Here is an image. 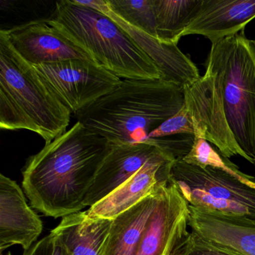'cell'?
<instances>
[{
	"instance_id": "9a60e30c",
	"label": "cell",
	"mask_w": 255,
	"mask_h": 255,
	"mask_svg": "<svg viewBox=\"0 0 255 255\" xmlns=\"http://www.w3.org/2000/svg\"><path fill=\"white\" fill-rule=\"evenodd\" d=\"M255 18V0H201L182 37L201 35L212 44L244 30Z\"/></svg>"
},
{
	"instance_id": "e0dca14e",
	"label": "cell",
	"mask_w": 255,
	"mask_h": 255,
	"mask_svg": "<svg viewBox=\"0 0 255 255\" xmlns=\"http://www.w3.org/2000/svg\"><path fill=\"white\" fill-rule=\"evenodd\" d=\"M113 219L91 217L86 211L62 218L52 233L73 255H104Z\"/></svg>"
},
{
	"instance_id": "8fae6325",
	"label": "cell",
	"mask_w": 255,
	"mask_h": 255,
	"mask_svg": "<svg viewBox=\"0 0 255 255\" xmlns=\"http://www.w3.org/2000/svg\"><path fill=\"white\" fill-rule=\"evenodd\" d=\"M76 1L80 5L101 11L123 28L154 62L162 73L163 80L174 83L183 89L201 77L195 64L180 51L177 44H165L128 24L110 10L106 0Z\"/></svg>"
},
{
	"instance_id": "277c9868",
	"label": "cell",
	"mask_w": 255,
	"mask_h": 255,
	"mask_svg": "<svg viewBox=\"0 0 255 255\" xmlns=\"http://www.w3.org/2000/svg\"><path fill=\"white\" fill-rule=\"evenodd\" d=\"M50 20L83 47L95 63L119 78L163 79L152 59L111 17L76 0L56 3Z\"/></svg>"
},
{
	"instance_id": "ffe728a7",
	"label": "cell",
	"mask_w": 255,
	"mask_h": 255,
	"mask_svg": "<svg viewBox=\"0 0 255 255\" xmlns=\"http://www.w3.org/2000/svg\"><path fill=\"white\" fill-rule=\"evenodd\" d=\"M112 11L124 21L157 38L154 0H106Z\"/></svg>"
},
{
	"instance_id": "2e32d148",
	"label": "cell",
	"mask_w": 255,
	"mask_h": 255,
	"mask_svg": "<svg viewBox=\"0 0 255 255\" xmlns=\"http://www.w3.org/2000/svg\"><path fill=\"white\" fill-rule=\"evenodd\" d=\"M192 231L244 255H255V220L189 206Z\"/></svg>"
},
{
	"instance_id": "cb8c5ba5",
	"label": "cell",
	"mask_w": 255,
	"mask_h": 255,
	"mask_svg": "<svg viewBox=\"0 0 255 255\" xmlns=\"http://www.w3.org/2000/svg\"><path fill=\"white\" fill-rule=\"evenodd\" d=\"M54 244V235L50 233L48 236L36 243L29 250L26 251L23 255H52Z\"/></svg>"
},
{
	"instance_id": "d4e9b609",
	"label": "cell",
	"mask_w": 255,
	"mask_h": 255,
	"mask_svg": "<svg viewBox=\"0 0 255 255\" xmlns=\"http://www.w3.org/2000/svg\"><path fill=\"white\" fill-rule=\"evenodd\" d=\"M53 234L54 235V244H53V252L52 255H73L59 237L55 235L53 233Z\"/></svg>"
},
{
	"instance_id": "484cf974",
	"label": "cell",
	"mask_w": 255,
	"mask_h": 255,
	"mask_svg": "<svg viewBox=\"0 0 255 255\" xmlns=\"http://www.w3.org/2000/svg\"><path fill=\"white\" fill-rule=\"evenodd\" d=\"M1 255H2V253H1ZM11 255V253H10V252H8V255Z\"/></svg>"
},
{
	"instance_id": "30bf717a",
	"label": "cell",
	"mask_w": 255,
	"mask_h": 255,
	"mask_svg": "<svg viewBox=\"0 0 255 255\" xmlns=\"http://www.w3.org/2000/svg\"><path fill=\"white\" fill-rule=\"evenodd\" d=\"M16 51L32 65L70 59L94 62L92 56L48 19L3 29Z\"/></svg>"
},
{
	"instance_id": "8992f818",
	"label": "cell",
	"mask_w": 255,
	"mask_h": 255,
	"mask_svg": "<svg viewBox=\"0 0 255 255\" xmlns=\"http://www.w3.org/2000/svg\"><path fill=\"white\" fill-rule=\"evenodd\" d=\"M171 181L189 206L255 220V184L222 170L186 163L182 159L171 167Z\"/></svg>"
},
{
	"instance_id": "ac0fdd59",
	"label": "cell",
	"mask_w": 255,
	"mask_h": 255,
	"mask_svg": "<svg viewBox=\"0 0 255 255\" xmlns=\"http://www.w3.org/2000/svg\"><path fill=\"white\" fill-rule=\"evenodd\" d=\"M162 188L113 219L104 255H138L143 234Z\"/></svg>"
},
{
	"instance_id": "52a82bcc",
	"label": "cell",
	"mask_w": 255,
	"mask_h": 255,
	"mask_svg": "<svg viewBox=\"0 0 255 255\" xmlns=\"http://www.w3.org/2000/svg\"><path fill=\"white\" fill-rule=\"evenodd\" d=\"M222 90V69L216 53L210 50L204 75L183 88V106L193 124L194 136L207 140L228 159L240 156L247 160L228 125Z\"/></svg>"
},
{
	"instance_id": "6da1fadb",
	"label": "cell",
	"mask_w": 255,
	"mask_h": 255,
	"mask_svg": "<svg viewBox=\"0 0 255 255\" xmlns=\"http://www.w3.org/2000/svg\"><path fill=\"white\" fill-rule=\"evenodd\" d=\"M111 145L78 122L46 144L23 171L22 184L32 205L56 219L81 211Z\"/></svg>"
},
{
	"instance_id": "7a4b0ae2",
	"label": "cell",
	"mask_w": 255,
	"mask_h": 255,
	"mask_svg": "<svg viewBox=\"0 0 255 255\" xmlns=\"http://www.w3.org/2000/svg\"><path fill=\"white\" fill-rule=\"evenodd\" d=\"M183 104V89L171 82L125 79L76 116L77 122L110 144L145 142Z\"/></svg>"
},
{
	"instance_id": "44dd1931",
	"label": "cell",
	"mask_w": 255,
	"mask_h": 255,
	"mask_svg": "<svg viewBox=\"0 0 255 255\" xmlns=\"http://www.w3.org/2000/svg\"><path fill=\"white\" fill-rule=\"evenodd\" d=\"M182 159L186 163L201 168L211 167L222 170L243 181L255 184V177L242 172L235 164L231 162L228 158L222 156L219 150H215L211 144L204 138L195 137L190 151Z\"/></svg>"
},
{
	"instance_id": "7402d4cb",
	"label": "cell",
	"mask_w": 255,
	"mask_h": 255,
	"mask_svg": "<svg viewBox=\"0 0 255 255\" xmlns=\"http://www.w3.org/2000/svg\"><path fill=\"white\" fill-rule=\"evenodd\" d=\"M178 135H195V128L189 112L183 106L172 117L164 122L150 133L149 138H164ZM147 139V140H148Z\"/></svg>"
},
{
	"instance_id": "5b68a950",
	"label": "cell",
	"mask_w": 255,
	"mask_h": 255,
	"mask_svg": "<svg viewBox=\"0 0 255 255\" xmlns=\"http://www.w3.org/2000/svg\"><path fill=\"white\" fill-rule=\"evenodd\" d=\"M223 76L227 120L247 161L255 163V47L244 30L212 44Z\"/></svg>"
},
{
	"instance_id": "3957f363",
	"label": "cell",
	"mask_w": 255,
	"mask_h": 255,
	"mask_svg": "<svg viewBox=\"0 0 255 255\" xmlns=\"http://www.w3.org/2000/svg\"><path fill=\"white\" fill-rule=\"evenodd\" d=\"M71 111L0 31V128L28 129L46 144L66 132Z\"/></svg>"
},
{
	"instance_id": "ba28073f",
	"label": "cell",
	"mask_w": 255,
	"mask_h": 255,
	"mask_svg": "<svg viewBox=\"0 0 255 255\" xmlns=\"http://www.w3.org/2000/svg\"><path fill=\"white\" fill-rule=\"evenodd\" d=\"M34 67L50 90L75 114L113 92L122 82L90 61L70 59Z\"/></svg>"
},
{
	"instance_id": "4316f807",
	"label": "cell",
	"mask_w": 255,
	"mask_h": 255,
	"mask_svg": "<svg viewBox=\"0 0 255 255\" xmlns=\"http://www.w3.org/2000/svg\"><path fill=\"white\" fill-rule=\"evenodd\" d=\"M253 44H254V45H255V41H253Z\"/></svg>"
},
{
	"instance_id": "9c48e42d",
	"label": "cell",
	"mask_w": 255,
	"mask_h": 255,
	"mask_svg": "<svg viewBox=\"0 0 255 255\" xmlns=\"http://www.w3.org/2000/svg\"><path fill=\"white\" fill-rule=\"evenodd\" d=\"M189 219V204L170 181L161 189L138 255H180L190 234Z\"/></svg>"
},
{
	"instance_id": "603a6c76",
	"label": "cell",
	"mask_w": 255,
	"mask_h": 255,
	"mask_svg": "<svg viewBox=\"0 0 255 255\" xmlns=\"http://www.w3.org/2000/svg\"><path fill=\"white\" fill-rule=\"evenodd\" d=\"M180 255H244L226 246L207 240L190 231L186 245Z\"/></svg>"
},
{
	"instance_id": "5bb4252c",
	"label": "cell",
	"mask_w": 255,
	"mask_h": 255,
	"mask_svg": "<svg viewBox=\"0 0 255 255\" xmlns=\"http://www.w3.org/2000/svg\"><path fill=\"white\" fill-rule=\"evenodd\" d=\"M43 230L39 216L29 207L15 181L0 175V250L20 245L31 249Z\"/></svg>"
},
{
	"instance_id": "4fadbf2b",
	"label": "cell",
	"mask_w": 255,
	"mask_h": 255,
	"mask_svg": "<svg viewBox=\"0 0 255 255\" xmlns=\"http://www.w3.org/2000/svg\"><path fill=\"white\" fill-rule=\"evenodd\" d=\"M176 159L168 154L155 158L107 198L86 210L91 217L114 219L152 194L168 186Z\"/></svg>"
},
{
	"instance_id": "d6986e66",
	"label": "cell",
	"mask_w": 255,
	"mask_h": 255,
	"mask_svg": "<svg viewBox=\"0 0 255 255\" xmlns=\"http://www.w3.org/2000/svg\"><path fill=\"white\" fill-rule=\"evenodd\" d=\"M201 0H154L157 39L177 44L192 21Z\"/></svg>"
},
{
	"instance_id": "7c38bea8",
	"label": "cell",
	"mask_w": 255,
	"mask_h": 255,
	"mask_svg": "<svg viewBox=\"0 0 255 255\" xmlns=\"http://www.w3.org/2000/svg\"><path fill=\"white\" fill-rule=\"evenodd\" d=\"M165 154L168 153L147 141L112 144L89 190L85 207H93L120 187L149 161Z\"/></svg>"
}]
</instances>
